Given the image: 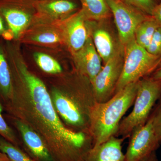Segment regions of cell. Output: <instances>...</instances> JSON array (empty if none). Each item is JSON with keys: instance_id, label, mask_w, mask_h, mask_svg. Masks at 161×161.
<instances>
[{"instance_id": "f1b7e54d", "label": "cell", "mask_w": 161, "mask_h": 161, "mask_svg": "<svg viewBox=\"0 0 161 161\" xmlns=\"http://www.w3.org/2000/svg\"><path fill=\"white\" fill-rule=\"evenodd\" d=\"M5 31V26H4V23H3V19L0 16V35H2L3 32Z\"/></svg>"}, {"instance_id": "ac0fdd59", "label": "cell", "mask_w": 161, "mask_h": 161, "mask_svg": "<svg viewBox=\"0 0 161 161\" xmlns=\"http://www.w3.org/2000/svg\"><path fill=\"white\" fill-rule=\"evenodd\" d=\"M0 150L10 161H35L20 150L17 146L0 136Z\"/></svg>"}, {"instance_id": "8fae6325", "label": "cell", "mask_w": 161, "mask_h": 161, "mask_svg": "<svg viewBox=\"0 0 161 161\" xmlns=\"http://www.w3.org/2000/svg\"><path fill=\"white\" fill-rule=\"evenodd\" d=\"M86 17L82 10L72 16L67 23V41L72 50L76 52L81 49L88 38L85 20Z\"/></svg>"}, {"instance_id": "3957f363", "label": "cell", "mask_w": 161, "mask_h": 161, "mask_svg": "<svg viewBox=\"0 0 161 161\" xmlns=\"http://www.w3.org/2000/svg\"><path fill=\"white\" fill-rule=\"evenodd\" d=\"M161 96V80L148 76L139 80L133 109L122 119L115 136L125 140L129 138L134 130L146 124Z\"/></svg>"}, {"instance_id": "d6986e66", "label": "cell", "mask_w": 161, "mask_h": 161, "mask_svg": "<svg viewBox=\"0 0 161 161\" xmlns=\"http://www.w3.org/2000/svg\"><path fill=\"white\" fill-rule=\"evenodd\" d=\"M34 58L36 63L43 71L52 74H59L62 72L60 64L49 55L37 53L34 54Z\"/></svg>"}, {"instance_id": "ffe728a7", "label": "cell", "mask_w": 161, "mask_h": 161, "mask_svg": "<svg viewBox=\"0 0 161 161\" xmlns=\"http://www.w3.org/2000/svg\"><path fill=\"white\" fill-rule=\"evenodd\" d=\"M3 109V104H2L0 98V136L15 146H17L18 143L17 139L13 130L6 123V121L3 117L2 115Z\"/></svg>"}, {"instance_id": "83f0119b", "label": "cell", "mask_w": 161, "mask_h": 161, "mask_svg": "<svg viewBox=\"0 0 161 161\" xmlns=\"http://www.w3.org/2000/svg\"><path fill=\"white\" fill-rule=\"evenodd\" d=\"M145 161H158L156 152L152 153L151 155Z\"/></svg>"}, {"instance_id": "484cf974", "label": "cell", "mask_w": 161, "mask_h": 161, "mask_svg": "<svg viewBox=\"0 0 161 161\" xmlns=\"http://www.w3.org/2000/svg\"><path fill=\"white\" fill-rule=\"evenodd\" d=\"M150 78L157 80H161V62L156 69L150 75Z\"/></svg>"}, {"instance_id": "cb8c5ba5", "label": "cell", "mask_w": 161, "mask_h": 161, "mask_svg": "<svg viewBox=\"0 0 161 161\" xmlns=\"http://www.w3.org/2000/svg\"><path fill=\"white\" fill-rule=\"evenodd\" d=\"M32 40L43 44H53L60 42V38L56 33L47 31L37 35L32 38Z\"/></svg>"}, {"instance_id": "d6a6232c", "label": "cell", "mask_w": 161, "mask_h": 161, "mask_svg": "<svg viewBox=\"0 0 161 161\" xmlns=\"http://www.w3.org/2000/svg\"><path fill=\"white\" fill-rule=\"evenodd\" d=\"M122 1H123V0H122Z\"/></svg>"}, {"instance_id": "52a82bcc", "label": "cell", "mask_w": 161, "mask_h": 161, "mask_svg": "<svg viewBox=\"0 0 161 161\" xmlns=\"http://www.w3.org/2000/svg\"><path fill=\"white\" fill-rule=\"evenodd\" d=\"M129 138L125 154V161H145L156 152L160 142L156 136L150 117L144 125L134 130Z\"/></svg>"}, {"instance_id": "5bb4252c", "label": "cell", "mask_w": 161, "mask_h": 161, "mask_svg": "<svg viewBox=\"0 0 161 161\" xmlns=\"http://www.w3.org/2000/svg\"><path fill=\"white\" fill-rule=\"evenodd\" d=\"M92 40L104 64L106 63L116 51L111 35L105 30L97 29L93 33Z\"/></svg>"}, {"instance_id": "4fadbf2b", "label": "cell", "mask_w": 161, "mask_h": 161, "mask_svg": "<svg viewBox=\"0 0 161 161\" xmlns=\"http://www.w3.org/2000/svg\"><path fill=\"white\" fill-rule=\"evenodd\" d=\"M1 11L8 23L9 29L12 31L14 38H18L21 32L29 24L30 15L17 8H3Z\"/></svg>"}, {"instance_id": "6da1fadb", "label": "cell", "mask_w": 161, "mask_h": 161, "mask_svg": "<svg viewBox=\"0 0 161 161\" xmlns=\"http://www.w3.org/2000/svg\"><path fill=\"white\" fill-rule=\"evenodd\" d=\"M9 58L14 92L4 105L6 111L39 134L55 161H85L93 147L89 133L65 127L43 81L30 71L16 53Z\"/></svg>"}, {"instance_id": "44dd1931", "label": "cell", "mask_w": 161, "mask_h": 161, "mask_svg": "<svg viewBox=\"0 0 161 161\" xmlns=\"http://www.w3.org/2000/svg\"><path fill=\"white\" fill-rule=\"evenodd\" d=\"M123 1L145 14L151 16L158 5L156 0H123Z\"/></svg>"}, {"instance_id": "7a4b0ae2", "label": "cell", "mask_w": 161, "mask_h": 161, "mask_svg": "<svg viewBox=\"0 0 161 161\" xmlns=\"http://www.w3.org/2000/svg\"><path fill=\"white\" fill-rule=\"evenodd\" d=\"M137 82L128 85L108 100L94 105L90 113L89 129L93 147L116 135L123 117L134 103Z\"/></svg>"}, {"instance_id": "7c38bea8", "label": "cell", "mask_w": 161, "mask_h": 161, "mask_svg": "<svg viewBox=\"0 0 161 161\" xmlns=\"http://www.w3.org/2000/svg\"><path fill=\"white\" fill-rule=\"evenodd\" d=\"M14 92V84L9 64L3 48L0 46V98L4 105L11 100Z\"/></svg>"}, {"instance_id": "8992f818", "label": "cell", "mask_w": 161, "mask_h": 161, "mask_svg": "<svg viewBox=\"0 0 161 161\" xmlns=\"http://www.w3.org/2000/svg\"><path fill=\"white\" fill-rule=\"evenodd\" d=\"M124 57L121 50H116L95 78L92 86L96 102H105L115 95L122 71Z\"/></svg>"}, {"instance_id": "7402d4cb", "label": "cell", "mask_w": 161, "mask_h": 161, "mask_svg": "<svg viewBox=\"0 0 161 161\" xmlns=\"http://www.w3.org/2000/svg\"><path fill=\"white\" fill-rule=\"evenodd\" d=\"M146 50L151 54L161 58V25L156 30L150 44Z\"/></svg>"}, {"instance_id": "9c48e42d", "label": "cell", "mask_w": 161, "mask_h": 161, "mask_svg": "<svg viewBox=\"0 0 161 161\" xmlns=\"http://www.w3.org/2000/svg\"><path fill=\"white\" fill-rule=\"evenodd\" d=\"M15 125L19 131L25 146L37 161H55L43 139L26 124L15 119Z\"/></svg>"}, {"instance_id": "1f68e13d", "label": "cell", "mask_w": 161, "mask_h": 161, "mask_svg": "<svg viewBox=\"0 0 161 161\" xmlns=\"http://www.w3.org/2000/svg\"><path fill=\"white\" fill-rule=\"evenodd\" d=\"M161 58H160L159 60V64L161 63Z\"/></svg>"}, {"instance_id": "5b68a950", "label": "cell", "mask_w": 161, "mask_h": 161, "mask_svg": "<svg viewBox=\"0 0 161 161\" xmlns=\"http://www.w3.org/2000/svg\"><path fill=\"white\" fill-rule=\"evenodd\" d=\"M105 1L114 17L119 41L125 46L134 37L138 25L150 16L122 0Z\"/></svg>"}, {"instance_id": "d4e9b609", "label": "cell", "mask_w": 161, "mask_h": 161, "mask_svg": "<svg viewBox=\"0 0 161 161\" xmlns=\"http://www.w3.org/2000/svg\"><path fill=\"white\" fill-rule=\"evenodd\" d=\"M153 17L161 26V3L158 4L153 13Z\"/></svg>"}, {"instance_id": "f546056e", "label": "cell", "mask_w": 161, "mask_h": 161, "mask_svg": "<svg viewBox=\"0 0 161 161\" xmlns=\"http://www.w3.org/2000/svg\"><path fill=\"white\" fill-rule=\"evenodd\" d=\"M0 158H8L7 157L6 154L1 152V150H0Z\"/></svg>"}, {"instance_id": "277c9868", "label": "cell", "mask_w": 161, "mask_h": 161, "mask_svg": "<svg viewBox=\"0 0 161 161\" xmlns=\"http://www.w3.org/2000/svg\"><path fill=\"white\" fill-rule=\"evenodd\" d=\"M124 47L123 66L115 88V94L128 85L151 75L158 66L160 58L151 54L140 46L136 43L135 37Z\"/></svg>"}, {"instance_id": "9a60e30c", "label": "cell", "mask_w": 161, "mask_h": 161, "mask_svg": "<svg viewBox=\"0 0 161 161\" xmlns=\"http://www.w3.org/2000/svg\"><path fill=\"white\" fill-rule=\"evenodd\" d=\"M38 6L43 12L57 17L69 14L77 8V4L72 0H45Z\"/></svg>"}, {"instance_id": "ba28073f", "label": "cell", "mask_w": 161, "mask_h": 161, "mask_svg": "<svg viewBox=\"0 0 161 161\" xmlns=\"http://www.w3.org/2000/svg\"><path fill=\"white\" fill-rule=\"evenodd\" d=\"M74 57L78 71L82 76L89 80L92 85L103 66L102 60L91 37L89 36L81 49L75 52Z\"/></svg>"}, {"instance_id": "603a6c76", "label": "cell", "mask_w": 161, "mask_h": 161, "mask_svg": "<svg viewBox=\"0 0 161 161\" xmlns=\"http://www.w3.org/2000/svg\"><path fill=\"white\" fill-rule=\"evenodd\" d=\"M155 108L151 112L150 118L152 119L153 125L157 137L161 142V96Z\"/></svg>"}, {"instance_id": "e0dca14e", "label": "cell", "mask_w": 161, "mask_h": 161, "mask_svg": "<svg viewBox=\"0 0 161 161\" xmlns=\"http://www.w3.org/2000/svg\"><path fill=\"white\" fill-rule=\"evenodd\" d=\"M86 17L101 20L108 17L109 9L105 0H80Z\"/></svg>"}, {"instance_id": "2e32d148", "label": "cell", "mask_w": 161, "mask_h": 161, "mask_svg": "<svg viewBox=\"0 0 161 161\" xmlns=\"http://www.w3.org/2000/svg\"><path fill=\"white\" fill-rule=\"evenodd\" d=\"M160 26L153 16H149L141 23L136 28L134 34L137 44L147 49L156 30Z\"/></svg>"}, {"instance_id": "4316f807", "label": "cell", "mask_w": 161, "mask_h": 161, "mask_svg": "<svg viewBox=\"0 0 161 161\" xmlns=\"http://www.w3.org/2000/svg\"><path fill=\"white\" fill-rule=\"evenodd\" d=\"M2 35H3V37L4 39L8 40V41H10L14 38L13 33L10 29L5 30L3 32Z\"/></svg>"}, {"instance_id": "30bf717a", "label": "cell", "mask_w": 161, "mask_h": 161, "mask_svg": "<svg viewBox=\"0 0 161 161\" xmlns=\"http://www.w3.org/2000/svg\"><path fill=\"white\" fill-rule=\"evenodd\" d=\"M124 139L112 136L106 142L93 147L85 161H125L122 151Z\"/></svg>"}, {"instance_id": "4dcf8cb0", "label": "cell", "mask_w": 161, "mask_h": 161, "mask_svg": "<svg viewBox=\"0 0 161 161\" xmlns=\"http://www.w3.org/2000/svg\"><path fill=\"white\" fill-rule=\"evenodd\" d=\"M0 161H10L9 158H0Z\"/></svg>"}]
</instances>
